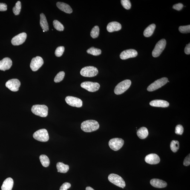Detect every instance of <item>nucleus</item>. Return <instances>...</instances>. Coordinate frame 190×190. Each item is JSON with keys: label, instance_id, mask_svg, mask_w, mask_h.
Listing matches in <instances>:
<instances>
[{"label": "nucleus", "instance_id": "1", "mask_svg": "<svg viewBox=\"0 0 190 190\" xmlns=\"http://www.w3.org/2000/svg\"><path fill=\"white\" fill-rule=\"evenodd\" d=\"M99 124L95 120H88L83 122L81 124V128L82 131L86 132H91L99 129Z\"/></svg>", "mask_w": 190, "mask_h": 190}, {"label": "nucleus", "instance_id": "2", "mask_svg": "<svg viewBox=\"0 0 190 190\" xmlns=\"http://www.w3.org/2000/svg\"><path fill=\"white\" fill-rule=\"evenodd\" d=\"M31 110L33 114L39 117H45L48 114V108L45 105H33L32 106Z\"/></svg>", "mask_w": 190, "mask_h": 190}, {"label": "nucleus", "instance_id": "3", "mask_svg": "<svg viewBox=\"0 0 190 190\" xmlns=\"http://www.w3.org/2000/svg\"><path fill=\"white\" fill-rule=\"evenodd\" d=\"M131 82L129 80H125L119 83L114 88V92L116 94L120 95L128 90L131 86Z\"/></svg>", "mask_w": 190, "mask_h": 190}, {"label": "nucleus", "instance_id": "4", "mask_svg": "<svg viewBox=\"0 0 190 190\" xmlns=\"http://www.w3.org/2000/svg\"><path fill=\"white\" fill-rule=\"evenodd\" d=\"M108 180L113 184L120 187L124 188L125 187V182L123 179L117 174H110L108 176Z\"/></svg>", "mask_w": 190, "mask_h": 190}, {"label": "nucleus", "instance_id": "5", "mask_svg": "<svg viewBox=\"0 0 190 190\" xmlns=\"http://www.w3.org/2000/svg\"><path fill=\"white\" fill-rule=\"evenodd\" d=\"M98 73L97 68L93 66H87L84 67L80 71L82 76L86 77H93Z\"/></svg>", "mask_w": 190, "mask_h": 190}, {"label": "nucleus", "instance_id": "6", "mask_svg": "<svg viewBox=\"0 0 190 190\" xmlns=\"http://www.w3.org/2000/svg\"><path fill=\"white\" fill-rule=\"evenodd\" d=\"M33 137L36 140L41 142H46L49 140V136L47 130L41 129L35 132Z\"/></svg>", "mask_w": 190, "mask_h": 190}, {"label": "nucleus", "instance_id": "7", "mask_svg": "<svg viewBox=\"0 0 190 190\" xmlns=\"http://www.w3.org/2000/svg\"><path fill=\"white\" fill-rule=\"evenodd\" d=\"M166 45V41L164 39L160 40L156 44L152 52V56L154 58L159 57L165 48Z\"/></svg>", "mask_w": 190, "mask_h": 190}, {"label": "nucleus", "instance_id": "8", "mask_svg": "<svg viewBox=\"0 0 190 190\" xmlns=\"http://www.w3.org/2000/svg\"><path fill=\"white\" fill-rule=\"evenodd\" d=\"M167 78L164 77L157 80L149 86L147 90L149 92H152L158 89L163 86L168 82Z\"/></svg>", "mask_w": 190, "mask_h": 190}, {"label": "nucleus", "instance_id": "9", "mask_svg": "<svg viewBox=\"0 0 190 190\" xmlns=\"http://www.w3.org/2000/svg\"><path fill=\"white\" fill-rule=\"evenodd\" d=\"M124 142L122 139L116 138L110 139L108 142V145L111 149L117 151L122 148Z\"/></svg>", "mask_w": 190, "mask_h": 190}, {"label": "nucleus", "instance_id": "10", "mask_svg": "<svg viewBox=\"0 0 190 190\" xmlns=\"http://www.w3.org/2000/svg\"><path fill=\"white\" fill-rule=\"evenodd\" d=\"M81 86L90 92H95L99 90L100 85L97 82H85L81 84Z\"/></svg>", "mask_w": 190, "mask_h": 190}, {"label": "nucleus", "instance_id": "11", "mask_svg": "<svg viewBox=\"0 0 190 190\" xmlns=\"http://www.w3.org/2000/svg\"><path fill=\"white\" fill-rule=\"evenodd\" d=\"M43 64L44 61L42 58L40 56H36L32 59L30 65V68L33 71H37Z\"/></svg>", "mask_w": 190, "mask_h": 190}, {"label": "nucleus", "instance_id": "12", "mask_svg": "<svg viewBox=\"0 0 190 190\" xmlns=\"http://www.w3.org/2000/svg\"><path fill=\"white\" fill-rule=\"evenodd\" d=\"M65 101L67 104L71 106L80 108L82 106V101L80 99L74 96H67Z\"/></svg>", "mask_w": 190, "mask_h": 190}, {"label": "nucleus", "instance_id": "13", "mask_svg": "<svg viewBox=\"0 0 190 190\" xmlns=\"http://www.w3.org/2000/svg\"><path fill=\"white\" fill-rule=\"evenodd\" d=\"M5 86L11 91L17 92L19 90V87L21 86V82L17 79H12L6 82Z\"/></svg>", "mask_w": 190, "mask_h": 190}, {"label": "nucleus", "instance_id": "14", "mask_svg": "<svg viewBox=\"0 0 190 190\" xmlns=\"http://www.w3.org/2000/svg\"><path fill=\"white\" fill-rule=\"evenodd\" d=\"M27 37L25 33H19L13 37L11 40V43L14 45H19L23 43Z\"/></svg>", "mask_w": 190, "mask_h": 190}, {"label": "nucleus", "instance_id": "15", "mask_svg": "<svg viewBox=\"0 0 190 190\" xmlns=\"http://www.w3.org/2000/svg\"><path fill=\"white\" fill-rule=\"evenodd\" d=\"M138 53L136 50L130 49L122 52L120 55V57L121 59L124 60L129 58L136 57Z\"/></svg>", "mask_w": 190, "mask_h": 190}, {"label": "nucleus", "instance_id": "16", "mask_svg": "<svg viewBox=\"0 0 190 190\" xmlns=\"http://www.w3.org/2000/svg\"><path fill=\"white\" fill-rule=\"evenodd\" d=\"M145 161L151 165H156L160 162V159L157 155L151 154L148 155L145 157Z\"/></svg>", "mask_w": 190, "mask_h": 190}, {"label": "nucleus", "instance_id": "17", "mask_svg": "<svg viewBox=\"0 0 190 190\" xmlns=\"http://www.w3.org/2000/svg\"><path fill=\"white\" fill-rule=\"evenodd\" d=\"M13 65L11 60L9 58H4L0 61V70L5 71L10 69Z\"/></svg>", "mask_w": 190, "mask_h": 190}, {"label": "nucleus", "instance_id": "18", "mask_svg": "<svg viewBox=\"0 0 190 190\" xmlns=\"http://www.w3.org/2000/svg\"><path fill=\"white\" fill-rule=\"evenodd\" d=\"M122 29V25L119 23L112 22L109 23L107 27V29L110 33L118 31Z\"/></svg>", "mask_w": 190, "mask_h": 190}, {"label": "nucleus", "instance_id": "19", "mask_svg": "<svg viewBox=\"0 0 190 190\" xmlns=\"http://www.w3.org/2000/svg\"><path fill=\"white\" fill-rule=\"evenodd\" d=\"M150 183L154 187L159 188H165L167 185L166 182L159 179H152L150 181Z\"/></svg>", "mask_w": 190, "mask_h": 190}, {"label": "nucleus", "instance_id": "20", "mask_svg": "<svg viewBox=\"0 0 190 190\" xmlns=\"http://www.w3.org/2000/svg\"><path fill=\"white\" fill-rule=\"evenodd\" d=\"M150 105L152 106L166 108L169 105V104L166 101L162 100H155L151 101L150 102Z\"/></svg>", "mask_w": 190, "mask_h": 190}, {"label": "nucleus", "instance_id": "21", "mask_svg": "<svg viewBox=\"0 0 190 190\" xmlns=\"http://www.w3.org/2000/svg\"><path fill=\"white\" fill-rule=\"evenodd\" d=\"M13 185V180L9 177L4 180L1 187V190H12Z\"/></svg>", "mask_w": 190, "mask_h": 190}, {"label": "nucleus", "instance_id": "22", "mask_svg": "<svg viewBox=\"0 0 190 190\" xmlns=\"http://www.w3.org/2000/svg\"><path fill=\"white\" fill-rule=\"evenodd\" d=\"M56 5L58 8L66 13L70 14L73 12L72 9L70 6L65 3L58 2L57 3Z\"/></svg>", "mask_w": 190, "mask_h": 190}, {"label": "nucleus", "instance_id": "23", "mask_svg": "<svg viewBox=\"0 0 190 190\" xmlns=\"http://www.w3.org/2000/svg\"><path fill=\"white\" fill-rule=\"evenodd\" d=\"M40 16V24L41 27L44 31H47L49 30V25L45 15L44 13H42L41 14Z\"/></svg>", "mask_w": 190, "mask_h": 190}, {"label": "nucleus", "instance_id": "24", "mask_svg": "<svg viewBox=\"0 0 190 190\" xmlns=\"http://www.w3.org/2000/svg\"><path fill=\"white\" fill-rule=\"evenodd\" d=\"M149 132L148 129L145 127H142L139 128L137 131V136L139 138L144 139L148 136Z\"/></svg>", "mask_w": 190, "mask_h": 190}, {"label": "nucleus", "instance_id": "25", "mask_svg": "<svg viewBox=\"0 0 190 190\" xmlns=\"http://www.w3.org/2000/svg\"><path fill=\"white\" fill-rule=\"evenodd\" d=\"M156 28L155 24H153L149 26L144 31L143 35L145 37H148L153 35Z\"/></svg>", "mask_w": 190, "mask_h": 190}, {"label": "nucleus", "instance_id": "26", "mask_svg": "<svg viewBox=\"0 0 190 190\" xmlns=\"http://www.w3.org/2000/svg\"><path fill=\"white\" fill-rule=\"evenodd\" d=\"M56 168L58 172L66 173L69 170V166L68 165L64 164L62 162H58L57 163Z\"/></svg>", "mask_w": 190, "mask_h": 190}, {"label": "nucleus", "instance_id": "27", "mask_svg": "<svg viewBox=\"0 0 190 190\" xmlns=\"http://www.w3.org/2000/svg\"><path fill=\"white\" fill-rule=\"evenodd\" d=\"M39 160L41 164L44 167H47L50 164V160L48 156L45 155H42L39 156Z\"/></svg>", "mask_w": 190, "mask_h": 190}, {"label": "nucleus", "instance_id": "28", "mask_svg": "<svg viewBox=\"0 0 190 190\" xmlns=\"http://www.w3.org/2000/svg\"><path fill=\"white\" fill-rule=\"evenodd\" d=\"M87 52L89 54H91L94 56H98L102 53V51L99 49L91 47L87 50Z\"/></svg>", "mask_w": 190, "mask_h": 190}, {"label": "nucleus", "instance_id": "29", "mask_svg": "<svg viewBox=\"0 0 190 190\" xmlns=\"http://www.w3.org/2000/svg\"><path fill=\"white\" fill-rule=\"evenodd\" d=\"M171 149L173 152L176 153L178 151L180 147L179 142L177 140H173L171 142L170 145Z\"/></svg>", "mask_w": 190, "mask_h": 190}, {"label": "nucleus", "instance_id": "30", "mask_svg": "<svg viewBox=\"0 0 190 190\" xmlns=\"http://www.w3.org/2000/svg\"><path fill=\"white\" fill-rule=\"evenodd\" d=\"M99 34V28L98 26H96L92 29L91 36L93 39H96L98 37Z\"/></svg>", "mask_w": 190, "mask_h": 190}, {"label": "nucleus", "instance_id": "31", "mask_svg": "<svg viewBox=\"0 0 190 190\" xmlns=\"http://www.w3.org/2000/svg\"><path fill=\"white\" fill-rule=\"evenodd\" d=\"M54 27L56 30L59 31H63L64 29V27L61 23L58 20L54 21L53 22Z\"/></svg>", "mask_w": 190, "mask_h": 190}, {"label": "nucleus", "instance_id": "32", "mask_svg": "<svg viewBox=\"0 0 190 190\" xmlns=\"http://www.w3.org/2000/svg\"><path fill=\"white\" fill-rule=\"evenodd\" d=\"M21 9V3L20 1H18L16 3L15 6L13 8V11L15 15H18L19 14Z\"/></svg>", "mask_w": 190, "mask_h": 190}, {"label": "nucleus", "instance_id": "33", "mask_svg": "<svg viewBox=\"0 0 190 190\" xmlns=\"http://www.w3.org/2000/svg\"><path fill=\"white\" fill-rule=\"evenodd\" d=\"M65 76V73L63 71L60 72L57 74L54 79L55 82H59L64 79Z\"/></svg>", "mask_w": 190, "mask_h": 190}, {"label": "nucleus", "instance_id": "34", "mask_svg": "<svg viewBox=\"0 0 190 190\" xmlns=\"http://www.w3.org/2000/svg\"><path fill=\"white\" fill-rule=\"evenodd\" d=\"M65 51V47L63 46L59 47L56 48L55 51V55L58 57H60L62 56Z\"/></svg>", "mask_w": 190, "mask_h": 190}, {"label": "nucleus", "instance_id": "35", "mask_svg": "<svg viewBox=\"0 0 190 190\" xmlns=\"http://www.w3.org/2000/svg\"><path fill=\"white\" fill-rule=\"evenodd\" d=\"M179 30L180 33H189L190 32V25L180 26Z\"/></svg>", "mask_w": 190, "mask_h": 190}, {"label": "nucleus", "instance_id": "36", "mask_svg": "<svg viewBox=\"0 0 190 190\" xmlns=\"http://www.w3.org/2000/svg\"><path fill=\"white\" fill-rule=\"evenodd\" d=\"M121 3L124 8L126 10H129L131 8V3L129 0H122Z\"/></svg>", "mask_w": 190, "mask_h": 190}, {"label": "nucleus", "instance_id": "37", "mask_svg": "<svg viewBox=\"0 0 190 190\" xmlns=\"http://www.w3.org/2000/svg\"><path fill=\"white\" fill-rule=\"evenodd\" d=\"M184 131V128L181 125H178L175 128V133L176 134L179 135H182L183 134Z\"/></svg>", "mask_w": 190, "mask_h": 190}, {"label": "nucleus", "instance_id": "38", "mask_svg": "<svg viewBox=\"0 0 190 190\" xmlns=\"http://www.w3.org/2000/svg\"><path fill=\"white\" fill-rule=\"evenodd\" d=\"M71 187V184L68 182H65L62 185L60 188V190H67Z\"/></svg>", "mask_w": 190, "mask_h": 190}, {"label": "nucleus", "instance_id": "39", "mask_svg": "<svg viewBox=\"0 0 190 190\" xmlns=\"http://www.w3.org/2000/svg\"><path fill=\"white\" fill-rule=\"evenodd\" d=\"M183 7V4L182 3H178L173 5V8L177 11L181 10Z\"/></svg>", "mask_w": 190, "mask_h": 190}, {"label": "nucleus", "instance_id": "40", "mask_svg": "<svg viewBox=\"0 0 190 190\" xmlns=\"http://www.w3.org/2000/svg\"><path fill=\"white\" fill-rule=\"evenodd\" d=\"M190 165V154L185 158L183 161V165L185 166H189Z\"/></svg>", "mask_w": 190, "mask_h": 190}, {"label": "nucleus", "instance_id": "41", "mask_svg": "<svg viewBox=\"0 0 190 190\" xmlns=\"http://www.w3.org/2000/svg\"><path fill=\"white\" fill-rule=\"evenodd\" d=\"M7 10V5L3 3H0V11H6Z\"/></svg>", "mask_w": 190, "mask_h": 190}, {"label": "nucleus", "instance_id": "42", "mask_svg": "<svg viewBox=\"0 0 190 190\" xmlns=\"http://www.w3.org/2000/svg\"><path fill=\"white\" fill-rule=\"evenodd\" d=\"M185 52L187 55L190 54V44H188L185 49Z\"/></svg>", "mask_w": 190, "mask_h": 190}, {"label": "nucleus", "instance_id": "43", "mask_svg": "<svg viewBox=\"0 0 190 190\" xmlns=\"http://www.w3.org/2000/svg\"><path fill=\"white\" fill-rule=\"evenodd\" d=\"M86 190H94L93 188L90 187H87L86 188Z\"/></svg>", "mask_w": 190, "mask_h": 190}, {"label": "nucleus", "instance_id": "44", "mask_svg": "<svg viewBox=\"0 0 190 190\" xmlns=\"http://www.w3.org/2000/svg\"><path fill=\"white\" fill-rule=\"evenodd\" d=\"M43 32H45V31H44L43 30Z\"/></svg>", "mask_w": 190, "mask_h": 190}]
</instances>
